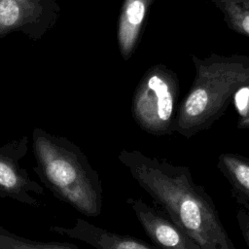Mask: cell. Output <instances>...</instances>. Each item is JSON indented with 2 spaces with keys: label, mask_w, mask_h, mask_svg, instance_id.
Masks as SVG:
<instances>
[{
  "label": "cell",
  "mask_w": 249,
  "mask_h": 249,
  "mask_svg": "<svg viewBox=\"0 0 249 249\" xmlns=\"http://www.w3.org/2000/svg\"><path fill=\"white\" fill-rule=\"evenodd\" d=\"M0 249H79L75 244L58 241H40L18 235L0 226Z\"/></svg>",
  "instance_id": "12"
},
{
  "label": "cell",
  "mask_w": 249,
  "mask_h": 249,
  "mask_svg": "<svg viewBox=\"0 0 249 249\" xmlns=\"http://www.w3.org/2000/svg\"><path fill=\"white\" fill-rule=\"evenodd\" d=\"M217 165L236 195L249 202V159L232 153L219 156Z\"/></svg>",
  "instance_id": "10"
},
{
  "label": "cell",
  "mask_w": 249,
  "mask_h": 249,
  "mask_svg": "<svg viewBox=\"0 0 249 249\" xmlns=\"http://www.w3.org/2000/svg\"><path fill=\"white\" fill-rule=\"evenodd\" d=\"M155 0H124L117 26L120 53L128 60L135 52L149 10Z\"/></svg>",
  "instance_id": "9"
},
{
  "label": "cell",
  "mask_w": 249,
  "mask_h": 249,
  "mask_svg": "<svg viewBox=\"0 0 249 249\" xmlns=\"http://www.w3.org/2000/svg\"><path fill=\"white\" fill-rule=\"evenodd\" d=\"M118 160L201 249H235L211 197L193 180L188 167L138 150L123 149Z\"/></svg>",
  "instance_id": "1"
},
{
  "label": "cell",
  "mask_w": 249,
  "mask_h": 249,
  "mask_svg": "<svg viewBox=\"0 0 249 249\" xmlns=\"http://www.w3.org/2000/svg\"><path fill=\"white\" fill-rule=\"evenodd\" d=\"M179 80L166 65L151 66L139 81L131 101L134 122L145 132L163 136L174 132Z\"/></svg>",
  "instance_id": "4"
},
{
  "label": "cell",
  "mask_w": 249,
  "mask_h": 249,
  "mask_svg": "<svg viewBox=\"0 0 249 249\" xmlns=\"http://www.w3.org/2000/svg\"><path fill=\"white\" fill-rule=\"evenodd\" d=\"M75 221L71 228L52 226L50 231L80 240L95 249H156L137 237L110 231L81 218Z\"/></svg>",
  "instance_id": "8"
},
{
  "label": "cell",
  "mask_w": 249,
  "mask_h": 249,
  "mask_svg": "<svg viewBox=\"0 0 249 249\" xmlns=\"http://www.w3.org/2000/svg\"><path fill=\"white\" fill-rule=\"evenodd\" d=\"M126 203L150 239L161 249H201L168 217L149 206L140 198L129 197Z\"/></svg>",
  "instance_id": "7"
},
{
  "label": "cell",
  "mask_w": 249,
  "mask_h": 249,
  "mask_svg": "<svg viewBox=\"0 0 249 249\" xmlns=\"http://www.w3.org/2000/svg\"><path fill=\"white\" fill-rule=\"evenodd\" d=\"M222 13L228 27L249 39V0H209Z\"/></svg>",
  "instance_id": "11"
},
{
  "label": "cell",
  "mask_w": 249,
  "mask_h": 249,
  "mask_svg": "<svg viewBox=\"0 0 249 249\" xmlns=\"http://www.w3.org/2000/svg\"><path fill=\"white\" fill-rule=\"evenodd\" d=\"M57 0H0V39L18 32L39 41L56 24Z\"/></svg>",
  "instance_id": "5"
},
{
  "label": "cell",
  "mask_w": 249,
  "mask_h": 249,
  "mask_svg": "<svg viewBox=\"0 0 249 249\" xmlns=\"http://www.w3.org/2000/svg\"><path fill=\"white\" fill-rule=\"evenodd\" d=\"M34 172L59 200L87 217L101 213L103 188L98 172L81 148L41 127L32 130Z\"/></svg>",
  "instance_id": "2"
},
{
  "label": "cell",
  "mask_w": 249,
  "mask_h": 249,
  "mask_svg": "<svg viewBox=\"0 0 249 249\" xmlns=\"http://www.w3.org/2000/svg\"><path fill=\"white\" fill-rule=\"evenodd\" d=\"M195 78L177 109L174 132L190 138L207 129L227 109L233 95L249 86V56L211 53L192 55Z\"/></svg>",
  "instance_id": "3"
},
{
  "label": "cell",
  "mask_w": 249,
  "mask_h": 249,
  "mask_svg": "<svg viewBox=\"0 0 249 249\" xmlns=\"http://www.w3.org/2000/svg\"><path fill=\"white\" fill-rule=\"evenodd\" d=\"M28 137L23 135L0 146V198L38 206L40 203L31 193L41 196L44 189L19 164L28 152Z\"/></svg>",
  "instance_id": "6"
},
{
  "label": "cell",
  "mask_w": 249,
  "mask_h": 249,
  "mask_svg": "<svg viewBox=\"0 0 249 249\" xmlns=\"http://www.w3.org/2000/svg\"><path fill=\"white\" fill-rule=\"evenodd\" d=\"M238 127L239 128H249V113L244 115L238 121Z\"/></svg>",
  "instance_id": "14"
},
{
  "label": "cell",
  "mask_w": 249,
  "mask_h": 249,
  "mask_svg": "<svg viewBox=\"0 0 249 249\" xmlns=\"http://www.w3.org/2000/svg\"><path fill=\"white\" fill-rule=\"evenodd\" d=\"M236 220L243 239L249 248V213L243 208L238 209L236 213Z\"/></svg>",
  "instance_id": "13"
}]
</instances>
